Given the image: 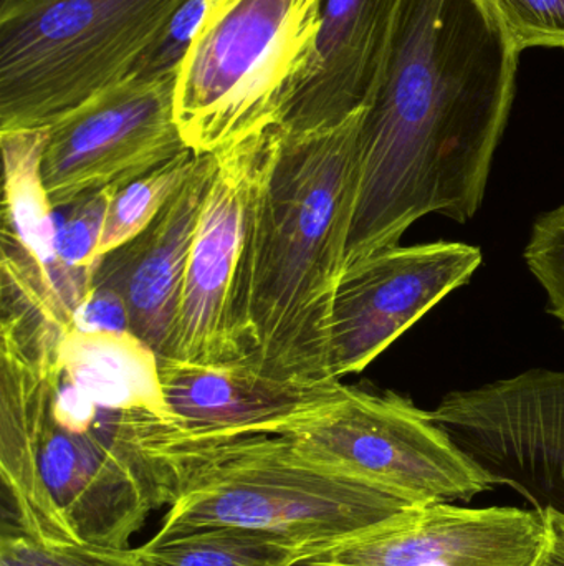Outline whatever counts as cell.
<instances>
[{"label":"cell","instance_id":"obj_1","mask_svg":"<svg viewBox=\"0 0 564 566\" xmlns=\"http://www.w3.org/2000/svg\"><path fill=\"white\" fill-rule=\"evenodd\" d=\"M520 52L489 0H401L361 125L344 271L429 214L466 224L486 199Z\"/></svg>","mask_w":564,"mask_h":566},{"label":"cell","instance_id":"obj_2","mask_svg":"<svg viewBox=\"0 0 564 566\" xmlns=\"http://www.w3.org/2000/svg\"><path fill=\"white\" fill-rule=\"evenodd\" d=\"M364 109L337 125H277L268 139L252 234L244 361L272 378L308 388L341 381L331 313L357 202Z\"/></svg>","mask_w":564,"mask_h":566},{"label":"cell","instance_id":"obj_3","mask_svg":"<svg viewBox=\"0 0 564 566\" xmlns=\"http://www.w3.org/2000/svg\"><path fill=\"white\" fill-rule=\"evenodd\" d=\"M58 345L0 323V475L17 528L36 541L128 548L174 495L136 444L128 412L106 411L89 432L56 424Z\"/></svg>","mask_w":564,"mask_h":566},{"label":"cell","instance_id":"obj_4","mask_svg":"<svg viewBox=\"0 0 564 566\" xmlns=\"http://www.w3.org/2000/svg\"><path fill=\"white\" fill-rule=\"evenodd\" d=\"M178 494L152 544L201 528L264 532L305 558L340 547L413 505L301 455L281 434L231 439L174 459Z\"/></svg>","mask_w":564,"mask_h":566},{"label":"cell","instance_id":"obj_5","mask_svg":"<svg viewBox=\"0 0 564 566\" xmlns=\"http://www.w3.org/2000/svg\"><path fill=\"white\" fill-rule=\"evenodd\" d=\"M323 2L205 0L174 80L175 123L191 151L212 155L280 125L313 63Z\"/></svg>","mask_w":564,"mask_h":566},{"label":"cell","instance_id":"obj_6","mask_svg":"<svg viewBox=\"0 0 564 566\" xmlns=\"http://www.w3.org/2000/svg\"><path fill=\"white\" fill-rule=\"evenodd\" d=\"M185 0H0V132L46 128L135 75Z\"/></svg>","mask_w":564,"mask_h":566},{"label":"cell","instance_id":"obj_7","mask_svg":"<svg viewBox=\"0 0 564 566\" xmlns=\"http://www.w3.org/2000/svg\"><path fill=\"white\" fill-rule=\"evenodd\" d=\"M280 434L315 464L409 505L469 502L496 488L430 411L394 391L340 381Z\"/></svg>","mask_w":564,"mask_h":566},{"label":"cell","instance_id":"obj_8","mask_svg":"<svg viewBox=\"0 0 564 566\" xmlns=\"http://www.w3.org/2000/svg\"><path fill=\"white\" fill-rule=\"evenodd\" d=\"M275 126L255 129L212 153L214 171L189 254L178 319L162 358L198 365L247 358L245 308L255 205Z\"/></svg>","mask_w":564,"mask_h":566},{"label":"cell","instance_id":"obj_9","mask_svg":"<svg viewBox=\"0 0 564 566\" xmlns=\"http://www.w3.org/2000/svg\"><path fill=\"white\" fill-rule=\"evenodd\" d=\"M430 416L496 488L564 515V371L529 369L453 391Z\"/></svg>","mask_w":564,"mask_h":566},{"label":"cell","instance_id":"obj_10","mask_svg":"<svg viewBox=\"0 0 564 566\" xmlns=\"http://www.w3.org/2000/svg\"><path fill=\"white\" fill-rule=\"evenodd\" d=\"M175 73L132 75L49 126L42 175L55 209L121 188L188 151L174 116Z\"/></svg>","mask_w":564,"mask_h":566},{"label":"cell","instance_id":"obj_11","mask_svg":"<svg viewBox=\"0 0 564 566\" xmlns=\"http://www.w3.org/2000/svg\"><path fill=\"white\" fill-rule=\"evenodd\" d=\"M169 421L128 412L136 444L164 474L181 455L251 434H280L338 385L308 388L264 375L247 361L198 365L159 359Z\"/></svg>","mask_w":564,"mask_h":566},{"label":"cell","instance_id":"obj_12","mask_svg":"<svg viewBox=\"0 0 564 566\" xmlns=\"http://www.w3.org/2000/svg\"><path fill=\"white\" fill-rule=\"evenodd\" d=\"M482 262L477 245L440 241L384 249L348 268L331 313L337 378L366 369Z\"/></svg>","mask_w":564,"mask_h":566},{"label":"cell","instance_id":"obj_13","mask_svg":"<svg viewBox=\"0 0 564 566\" xmlns=\"http://www.w3.org/2000/svg\"><path fill=\"white\" fill-rule=\"evenodd\" d=\"M549 548L545 512L433 502L311 558L328 566H543Z\"/></svg>","mask_w":564,"mask_h":566},{"label":"cell","instance_id":"obj_14","mask_svg":"<svg viewBox=\"0 0 564 566\" xmlns=\"http://www.w3.org/2000/svg\"><path fill=\"white\" fill-rule=\"evenodd\" d=\"M214 171V156L198 155L191 175L158 218L99 261L93 286L115 290L126 305L129 332L166 355L184 289L199 216Z\"/></svg>","mask_w":564,"mask_h":566},{"label":"cell","instance_id":"obj_15","mask_svg":"<svg viewBox=\"0 0 564 566\" xmlns=\"http://www.w3.org/2000/svg\"><path fill=\"white\" fill-rule=\"evenodd\" d=\"M401 0H324L317 52L280 125H337L366 108L393 36Z\"/></svg>","mask_w":564,"mask_h":566},{"label":"cell","instance_id":"obj_16","mask_svg":"<svg viewBox=\"0 0 564 566\" xmlns=\"http://www.w3.org/2000/svg\"><path fill=\"white\" fill-rule=\"evenodd\" d=\"M56 365L62 378L98 408L169 421L158 353L129 329L83 332L72 326L60 339Z\"/></svg>","mask_w":564,"mask_h":566},{"label":"cell","instance_id":"obj_17","mask_svg":"<svg viewBox=\"0 0 564 566\" xmlns=\"http://www.w3.org/2000/svg\"><path fill=\"white\" fill-rule=\"evenodd\" d=\"M46 138L49 126L0 132L3 158L2 249L25 262L63 305L56 262L58 219L42 175Z\"/></svg>","mask_w":564,"mask_h":566},{"label":"cell","instance_id":"obj_18","mask_svg":"<svg viewBox=\"0 0 564 566\" xmlns=\"http://www.w3.org/2000/svg\"><path fill=\"white\" fill-rule=\"evenodd\" d=\"M146 566H294L304 555L264 532L211 527L138 548Z\"/></svg>","mask_w":564,"mask_h":566},{"label":"cell","instance_id":"obj_19","mask_svg":"<svg viewBox=\"0 0 564 566\" xmlns=\"http://www.w3.org/2000/svg\"><path fill=\"white\" fill-rule=\"evenodd\" d=\"M198 155L191 149L148 175L116 189L103 228L98 258L138 238L168 205L194 168Z\"/></svg>","mask_w":564,"mask_h":566},{"label":"cell","instance_id":"obj_20","mask_svg":"<svg viewBox=\"0 0 564 566\" xmlns=\"http://www.w3.org/2000/svg\"><path fill=\"white\" fill-rule=\"evenodd\" d=\"M0 566H146L138 548L43 542L3 527Z\"/></svg>","mask_w":564,"mask_h":566},{"label":"cell","instance_id":"obj_21","mask_svg":"<svg viewBox=\"0 0 564 566\" xmlns=\"http://www.w3.org/2000/svg\"><path fill=\"white\" fill-rule=\"evenodd\" d=\"M523 259L545 290L549 313L564 329V205L535 219Z\"/></svg>","mask_w":564,"mask_h":566},{"label":"cell","instance_id":"obj_22","mask_svg":"<svg viewBox=\"0 0 564 566\" xmlns=\"http://www.w3.org/2000/svg\"><path fill=\"white\" fill-rule=\"evenodd\" d=\"M520 53L564 49V0H489Z\"/></svg>","mask_w":564,"mask_h":566},{"label":"cell","instance_id":"obj_23","mask_svg":"<svg viewBox=\"0 0 564 566\" xmlns=\"http://www.w3.org/2000/svg\"><path fill=\"white\" fill-rule=\"evenodd\" d=\"M72 326L83 332H128L125 302L115 290L93 286L76 308Z\"/></svg>","mask_w":564,"mask_h":566},{"label":"cell","instance_id":"obj_24","mask_svg":"<svg viewBox=\"0 0 564 566\" xmlns=\"http://www.w3.org/2000/svg\"><path fill=\"white\" fill-rule=\"evenodd\" d=\"M550 524V548L543 566H564V515L545 512Z\"/></svg>","mask_w":564,"mask_h":566},{"label":"cell","instance_id":"obj_25","mask_svg":"<svg viewBox=\"0 0 564 566\" xmlns=\"http://www.w3.org/2000/svg\"><path fill=\"white\" fill-rule=\"evenodd\" d=\"M294 566H328V565H321L318 564V562H315L313 558H304V560L297 562Z\"/></svg>","mask_w":564,"mask_h":566}]
</instances>
